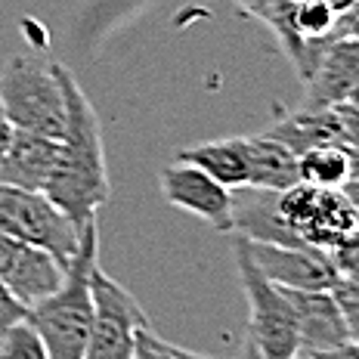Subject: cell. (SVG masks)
<instances>
[{
    "label": "cell",
    "mask_w": 359,
    "mask_h": 359,
    "mask_svg": "<svg viewBox=\"0 0 359 359\" xmlns=\"http://www.w3.org/2000/svg\"><path fill=\"white\" fill-rule=\"evenodd\" d=\"M56 74L65 96V130L59 137L56 168L43 186V196L53 201L74 226L84 229L90 220H96V211L111 196L102 124L93 102L81 90L78 78L62 62H56Z\"/></svg>",
    "instance_id": "1"
},
{
    "label": "cell",
    "mask_w": 359,
    "mask_h": 359,
    "mask_svg": "<svg viewBox=\"0 0 359 359\" xmlns=\"http://www.w3.org/2000/svg\"><path fill=\"white\" fill-rule=\"evenodd\" d=\"M100 233L96 220L81 229V242L65 266V282L50 297L28 306V323L41 334L47 359H84L90 319H93V294H90V276L96 266Z\"/></svg>",
    "instance_id": "2"
},
{
    "label": "cell",
    "mask_w": 359,
    "mask_h": 359,
    "mask_svg": "<svg viewBox=\"0 0 359 359\" xmlns=\"http://www.w3.org/2000/svg\"><path fill=\"white\" fill-rule=\"evenodd\" d=\"M0 102L16 130L59 140L65 130V96L56 62L13 56L0 69Z\"/></svg>",
    "instance_id": "3"
},
{
    "label": "cell",
    "mask_w": 359,
    "mask_h": 359,
    "mask_svg": "<svg viewBox=\"0 0 359 359\" xmlns=\"http://www.w3.org/2000/svg\"><path fill=\"white\" fill-rule=\"evenodd\" d=\"M233 251L242 291L248 297V338L260 347L264 359H294L301 344H297V319L291 310L285 291L266 279L254 266L245 238L233 233Z\"/></svg>",
    "instance_id": "4"
},
{
    "label": "cell",
    "mask_w": 359,
    "mask_h": 359,
    "mask_svg": "<svg viewBox=\"0 0 359 359\" xmlns=\"http://www.w3.org/2000/svg\"><path fill=\"white\" fill-rule=\"evenodd\" d=\"M90 294H93V319H90L84 359H133L137 328L149 323L143 306L100 264L90 276Z\"/></svg>",
    "instance_id": "5"
},
{
    "label": "cell",
    "mask_w": 359,
    "mask_h": 359,
    "mask_svg": "<svg viewBox=\"0 0 359 359\" xmlns=\"http://www.w3.org/2000/svg\"><path fill=\"white\" fill-rule=\"evenodd\" d=\"M279 214L306 245L332 251L350 233L359 229V214L344 189H319L310 183H294L279 192Z\"/></svg>",
    "instance_id": "6"
},
{
    "label": "cell",
    "mask_w": 359,
    "mask_h": 359,
    "mask_svg": "<svg viewBox=\"0 0 359 359\" xmlns=\"http://www.w3.org/2000/svg\"><path fill=\"white\" fill-rule=\"evenodd\" d=\"M0 233L47 248L62 264H69L81 242V229L43 192L19 189L10 183H0Z\"/></svg>",
    "instance_id": "7"
},
{
    "label": "cell",
    "mask_w": 359,
    "mask_h": 359,
    "mask_svg": "<svg viewBox=\"0 0 359 359\" xmlns=\"http://www.w3.org/2000/svg\"><path fill=\"white\" fill-rule=\"evenodd\" d=\"M161 196L180 211L198 217L217 233L233 236V189L220 186L189 161H170L158 177Z\"/></svg>",
    "instance_id": "8"
},
{
    "label": "cell",
    "mask_w": 359,
    "mask_h": 359,
    "mask_svg": "<svg viewBox=\"0 0 359 359\" xmlns=\"http://www.w3.org/2000/svg\"><path fill=\"white\" fill-rule=\"evenodd\" d=\"M65 266L47 248L0 233V282L25 306L50 297L65 282Z\"/></svg>",
    "instance_id": "9"
},
{
    "label": "cell",
    "mask_w": 359,
    "mask_h": 359,
    "mask_svg": "<svg viewBox=\"0 0 359 359\" xmlns=\"http://www.w3.org/2000/svg\"><path fill=\"white\" fill-rule=\"evenodd\" d=\"M245 248H248L254 266L279 288H332L338 279L328 254L313 245L291 248V245H264L245 238Z\"/></svg>",
    "instance_id": "10"
},
{
    "label": "cell",
    "mask_w": 359,
    "mask_h": 359,
    "mask_svg": "<svg viewBox=\"0 0 359 359\" xmlns=\"http://www.w3.org/2000/svg\"><path fill=\"white\" fill-rule=\"evenodd\" d=\"M359 81V41L341 32L328 41L323 56L316 59L310 78L304 81V100L297 106L306 109H332L347 100L350 87Z\"/></svg>",
    "instance_id": "11"
},
{
    "label": "cell",
    "mask_w": 359,
    "mask_h": 359,
    "mask_svg": "<svg viewBox=\"0 0 359 359\" xmlns=\"http://www.w3.org/2000/svg\"><path fill=\"white\" fill-rule=\"evenodd\" d=\"M297 319V353H316L334 344L353 341L328 288H282Z\"/></svg>",
    "instance_id": "12"
},
{
    "label": "cell",
    "mask_w": 359,
    "mask_h": 359,
    "mask_svg": "<svg viewBox=\"0 0 359 359\" xmlns=\"http://www.w3.org/2000/svg\"><path fill=\"white\" fill-rule=\"evenodd\" d=\"M233 233L245 236L248 242H264V245H291V248L306 245L282 220L279 192L254 189V186L233 189Z\"/></svg>",
    "instance_id": "13"
},
{
    "label": "cell",
    "mask_w": 359,
    "mask_h": 359,
    "mask_svg": "<svg viewBox=\"0 0 359 359\" xmlns=\"http://www.w3.org/2000/svg\"><path fill=\"white\" fill-rule=\"evenodd\" d=\"M56 155L59 140L13 127L10 143L0 152V183L43 192V186H47V180L56 168Z\"/></svg>",
    "instance_id": "14"
},
{
    "label": "cell",
    "mask_w": 359,
    "mask_h": 359,
    "mask_svg": "<svg viewBox=\"0 0 359 359\" xmlns=\"http://www.w3.org/2000/svg\"><path fill=\"white\" fill-rule=\"evenodd\" d=\"M266 137L279 140L294 155H304L306 149H316L325 143H344L334 109H306V106L297 109L276 106V121L266 130Z\"/></svg>",
    "instance_id": "15"
},
{
    "label": "cell",
    "mask_w": 359,
    "mask_h": 359,
    "mask_svg": "<svg viewBox=\"0 0 359 359\" xmlns=\"http://www.w3.org/2000/svg\"><path fill=\"white\" fill-rule=\"evenodd\" d=\"M180 161L196 164L205 170L211 180H217L226 189H242L248 186V146L245 137H229V140H211V143H198L177 152Z\"/></svg>",
    "instance_id": "16"
},
{
    "label": "cell",
    "mask_w": 359,
    "mask_h": 359,
    "mask_svg": "<svg viewBox=\"0 0 359 359\" xmlns=\"http://www.w3.org/2000/svg\"><path fill=\"white\" fill-rule=\"evenodd\" d=\"M245 146H248V186L285 192L294 183H301L297 155L288 152L279 140L266 137V133H254V137H245Z\"/></svg>",
    "instance_id": "17"
},
{
    "label": "cell",
    "mask_w": 359,
    "mask_h": 359,
    "mask_svg": "<svg viewBox=\"0 0 359 359\" xmlns=\"http://www.w3.org/2000/svg\"><path fill=\"white\" fill-rule=\"evenodd\" d=\"M297 177L301 183L319 189H344L350 183V158L344 143H325L297 155Z\"/></svg>",
    "instance_id": "18"
},
{
    "label": "cell",
    "mask_w": 359,
    "mask_h": 359,
    "mask_svg": "<svg viewBox=\"0 0 359 359\" xmlns=\"http://www.w3.org/2000/svg\"><path fill=\"white\" fill-rule=\"evenodd\" d=\"M341 16L328 0H297L294 4V32L301 41H323L338 32Z\"/></svg>",
    "instance_id": "19"
},
{
    "label": "cell",
    "mask_w": 359,
    "mask_h": 359,
    "mask_svg": "<svg viewBox=\"0 0 359 359\" xmlns=\"http://www.w3.org/2000/svg\"><path fill=\"white\" fill-rule=\"evenodd\" d=\"M0 359H47V347L28 319L0 332Z\"/></svg>",
    "instance_id": "20"
},
{
    "label": "cell",
    "mask_w": 359,
    "mask_h": 359,
    "mask_svg": "<svg viewBox=\"0 0 359 359\" xmlns=\"http://www.w3.org/2000/svg\"><path fill=\"white\" fill-rule=\"evenodd\" d=\"M133 359H220L211 353H196V350H186L180 344L164 341L161 334L152 332V325H140L137 328V347H133Z\"/></svg>",
    "instance_id": "21"
},
{
    "label": "cell",
    "mask_w": 359,
    "mask_h": 359,
    "mask_svg": "<svg viewBox=\"0 0 359 359\" xmlns=\"http://www.w3.org/2000/svg\"><path fill=\"white\" fill-rule=\"evenodd\" d=\"M325 254H328V260H332V269L338 279H347V282H356L359 285V229L350 233L344 242H338Z\"/></svg>",
    "instance_id": "22"
},
{
    "label": "cell",
    "mask_w": 359,
    "mask_h": 359,
    "mask_svg": "<svg viewBox=\"0 0 359 359\" xmlns=\"http://www.w3.org/2000/svg\"><path fill=\"white\" fill-rule=\"evenodd\" d=\"M328 291H332L334 304H338L350 338L356 341L359 338V285H356V282H347V279H334V285Z\"/></svg>",
    "instance_id": "23"
},
{
    "label": "cell",
    "mask_w": 359,
    "mask_h": 359,
    "mask_svg": "<svg viewBox=\"0 0 359 359\" xmlns=\"http://www.w3.org/2000/svg\"><path fill=\"white\" fill-rule=\"evenodd\" d=\"M22 319H28V306L22 304L19 297L4 285V282H0V332L22 323Z\"/></svg>",
    "instance_id": "24"
},
{
    "label": "cell",
    "mask_w": 359,
    "mask_h": 359,
    "mask_svg": "<svg viewBox=\"0 0 359 359\" xmlns=\"http://www.w3.org/2000/svg\"><path fill=\"white\" fill-rule=\"evenodd\" d=\"M332 109L341 124V140L347 146H359V109H353L350 102H338V106H332Z\"/></svg>",
    "instance_id": "25"
},
{
    "label": "cell",
    "mask_w": 359,
    "mask_h": 359,
    "mask_svg": "<svg viewBox=\"0 0 359 359\" xmlns=\"http://www.w3.org/2000/svg\"><path fill=\"white\" fill-rule=\"evenodd\" d=\"M294 359H359V341H344L316 353H297Z\"/></svg>",
    "instance_id": "26"
},
{
    "label": "cell",
    "mask_w": 359,
    "mask_h": 359,
    "mask_svg": "<svg viewBox=\"0 0 359 359\" xmlns=\"http://www.w3.org/2000/svg\"><path fill=\"white\" fill-rule=\"evenodd\" d=\"M233 4L238 6V10L248 13V16H254V19H260V22L266 19V4L269 0H233Z\"/></svg>",
    "instance_id": "27"
},
{
    "label": "cell",
    "mask_w": 359,
    "mask_h": 359,
    "mask_svg": "<svg viewBox=\"0 0 359 359\" xmlns=\"http://www.w3.org/2000/svg\"><path fill=\"white\" fill-rule=\"evenodd\" d=\"M10 137H13V124H10V118H6V111H4V102H0V152L6 149Z\"/></svg>",
    "instance_id": "28"
},
{
    "label": "cell",
    "mask_w": 359,
    "mask_h": 359,
    "mask_svg": "<svg viewBox=\"0 0 359 359\" xmlns=\"http://www.w3.org/2000/svg\"><path fill=\"white\" fill-rule=\"evenodd\" d=\"M347 158H350V183H359V146H347Z\"/></svg>",
    "instance_id": "29"
},
{
    "label": "cell",
    "mask_w": 359,
    "mask_h": 359,
    "mask_svg": "<svg viewBox=\"0 0 359 359\" xmlns=\"http://www.w3.org/2000/svg\"><path fill=\"white\" fill-rule=\"evenodd\" d=\"M238 359H264V353H260V347L251 338H245V347H242V356Z\"/></svg>",
    "instance_id": "30"
},
{
    "label": "cell",
    "mask_w": 359,
    "mask_h": 359,
    "mask_svg": "<svg viewBox=\"0 0 359 359\" xmlns=\"http://www.w3.org/2000/svg\"><path fill=\"white\" fill-rule=\"evenodd\" d=\"M341 32L359 41V19H344V16H341Z\"/></svg>",
    "instance_id": "31"
},
{
    "label": "cell",
    "mask_w": 359,
    "mask_h": 359,
    "mask_svg": "<svg viewBox=\"0 0 359 359\" xmlns=\"http://www.w3.org/2000/svg\"><path fill=\"white\" fill-rule=\"evenodd\" d=\"M344 192H347V198L353 201V208H356V214H359V183H347V186H344Z\"/></svg>",
    "instance_id": "32"
},
{
    "label": "cell",
    "mask_w": 359,
    "mask_h": 359,
    "mask_svg": "<svg viewBox=\"0 0 359 359\" xmlns=\"http://www.w3.org/2000/svg\"><path fill=\"white\" fill-rule=\"evenodd\" d=\"M328 4H332V10H334V13H338V16H344V13H347V10H350V6H353V4H356V0H328Z\"/></svg>",
    "instance_id": "33"
},
{
    "label": "cell",
    "mask_w": 359,
    "mask_h": 359,
    "mask_svg": "<svg viewBox=\"0 0 359 359\" xmlns=\"http://www.w3.org/2000/svg\"><path fill=\"white\" fill-rule=\"evenodd\" d=\"M344 102H350L353 109H359V81H356L353 87H350V93H347V100H344Z\"/></svg>",
    "instance_id": "34"
},
{
    "label": "cell",
    "mask_w": 359,
    "mask_h": 359,
    "mask_svg": "<svg viewBox=\"0 0 359 359\" xmlns=\"http://www.w3.org/2000/svg\"><path fill=\"white\" fill-rule=\"evenodd\" d=\"M356 341H359V338H356Z\"/></svg>",
    "instance_id": "35"
}]
</instances>
